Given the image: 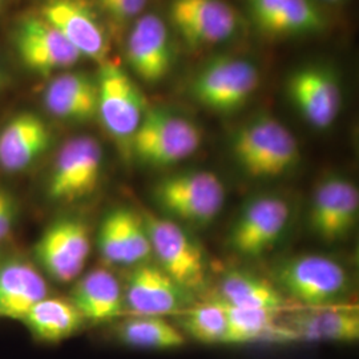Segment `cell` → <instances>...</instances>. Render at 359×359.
<instances>
[{
	"instance_id": "6da1fadb",
	"label": "cell",
	"mask_w": 359,
	"mask_h": 359,
	"mask_svg": "<svg viewBox=\"0 0 359 359\" xmlns=\"http://www.w3.org/2000/svg\"><path fill=\"white\" fill-rule=\"evenodd\" d=\"M231 152L240 168L255 179L280 177L299 161L293 133L269 115L257 116L238 129Z\"/></svg>"
},
{
	"instance_id": "7a4b0ae2",
	"label": "cell",
	"mask_w": 359,
	"mask_h": 359,
	"mask_svg": "<svg viewBox=\"0 0 359 359\" xmlns=\"http://www.w3.org/2000/svg\"><path fill=\"white\" fill-rule=\"evenodd\" d=\"M158 208L175 222L206 226L225 203L221 180L208 170H189L160 180L154 189Z\"/></svg>"
},
{
	"instance_id": "3957f363",
	"label": "cell",
	"mask_w": 359,
	"mask_h": 359,
	"mask_svg": "<svg viewBox=\"0 0 359 359\" xmlns=\"http://www.w3.org/2000/svg\"><path fill=\"white\" fill-rule=\"evenodd\" d=\"M201 142V130L188 118L148 108L133 136L130 154L148 167H173L196 154Z\"/></svg>"
},
{
	"instance_id": "277c9868",
	"label": "cell",
	"mask_w": 359,
	"mask_h": 359,
	"mask_svg": "<svg viewBox=\"0 0 359 359\" xmlns=\"http://www.w3.org/2000/svg\"><path fill=\"white\" fill-rule=\"evenodd\" d=\"M276 281L283 295L308 308L337 306L351 287L347 270L321 255L298 256L283 262L276 270Z\"/></svg>"
},
{
	"instance_id": "5b68a950",
	"label": "cell",
	"mask_w": 359,
	"mask_h": 359,
	"mask_svg": "<svg viewBox=\"0 0 359 359\" xmlns=\"http://www.w3.org/2000/svg\"><path fill=\"white\" fill-rule=\"evenodd\" d=\"M97 118L121 154L130 156V144L148 105L139 86L118 65L107 62L97 75Z\"/></svg>"
},
{
	"instance_id": "8992f818",
	"label": "cell",
	"mask_w": 359,
	"mask_h": 359,
	"mask_svg": "<svg viewBox=\"0 0 359 359\" xmlns=\"http://www.w3.org/2000/svg\"><path fill=\"white\" fill-rule=\"evenodd\" d=\"M259 84V72L250 62L217 56L206 62L191 83L197 103L217 114L240 111L250 100Z\"/></svg>"
},
{
	"instance_id": "52a82bcc",
	"label": "cell",
	"mask_w": 359,
	"mask_h": 359,
	"mask_svg": "<svg viewBox=\"0 0 359 359\" xmlns=\"http://www.w3.org/2000/svg\"><path fill=\"white\" fill-rule=\"evenodd\" d=\"M104 154L92 136H76L62 145L47 179L46 194L53 203H74L95 192L103 177Z\"/></svg>"
},
{
	"instance_id": "ba28073f",
	"label": "cell",
	"mask_w": 359,
	"mask_h": 359,
	"mask_svg": "<svg viewBox=\"0 0 359 359\" xmlns=\"http://www.w3.org/2000/svg\"><path fill=\"white\" fill-rule=\"evenodd\" d=\"M142 218L157 266L188 292L203 287L208 271L205 256L192 236L169 218L152 213H145Z\"/></svg>"
},
{
	"instance_id": "9c48e42d",
	"label": "cell",
	"mask_w": 359,
	"mask_h": 359,
	"mask_svg": "<svg viewBox=\"0 0 359 359\" xmlns=\"http://www.w3.org/2000/svg\"><path fill=\"white\" fill-rule=\"evenodd\" d=\"M90 231L77 218L53 221L34 246V256L43 271L57 283L75 281L90 258Z\"/></svg>"
},
{
	"instance_id": "30bf717a",
	"label": "cell",
	"mask_w": 359,
	"mask_h": 359,
	"mask_svg": "<svg viewBox=\"0 0 359 359\" xmlns=\"http://www.w3.org/2000/svg\"><path fill=\"white\" fill-rule=\"evenodd\" d=\"M38 15L55 27L81 57L100 65L108 62L109 36L90 0H44Z\"/></svg>"
},
{
	"instance_id": "8fae6325",
	"label": "cell",
	"mask_w": 359,
	"mask_h": 359,
	"mask_svg": "<svg viewBox=\"0 0 359 359\" xmlns=\"http://www.w3.org/2000/svg\"><path fill=\"white\" fill-rule=\"evenodd\" d=\"M289 218L290 208L283 198L257 197L244 206L234 221L229 233V246L246 258H258L280 241Z\"/></svg>"
},
{
	"instance_id": "7c38bea8",
	"label": "cell",
	"mask_w": 359,
	"mask_h": 359,
	"mask_svg": "<svg viewBox=\"0 0 359 359\" xmlns=\"http://www.w3.org/2000/svg\"><path fill=\"white\" fill-rule=\"evenodd\" d=\"M169 18L191 48H206L233 38L238 16L225 0H173Z\"/></svg>"
},
{
	"instance_id": "4fadbf2b",
	"label": "cell",
	"mask_w": 359,
	"mask_h": 359,
	"mask_svg": "<svg viewBox=\"0 0 359 359\" xmlns=\"http://www.w3.org/2000/svg\"><path fill=\"white\" fill-rule=\"evenodd\" d=\"M13 44L20 62L44 76L71 68L81 59L67 39L39 15H29L19 22Z\"/></svg>"
},
{
	"instance_id": "5bb4252c",
	"label": "cell",
	"mask_w": 359,
	"mask_h": 359,
	"mask_svg": "<svg viewBox=\"0 0 359 359\" xmlns=\"http://www.w3.org/2000/svg\"><path fill=\"white\" fill-rule=\"evenodd\" d=\"M357 187L341 176L323 180L317 187L309 222L313 231L326 243H337L354 231L358 222Z\"/></svg>"
},
{
	"instance_id": "9a60e30c",
	"label": "cell",
	"mask_w": 359,
	"mask_h": 359,
	"mask_svg": "<svg viewBox=\"0 0 359 359\" xmlns=\"http://www.w3.org/2000/svg\"><path fill=\"white\" fill-rule=\"evenodd\" d=\"M295 108L314 128L332 127L342 105V92L333 69L308 65L294 71L286 83Z\"/></svg>"
},
{
	"instance_id": "2e32d148",
	"label": "cell",
	"mask_w": 359,
	"mask_h": 359,
	"mask_svg": "<svg viewBox=\"0 0 359 359\" xmlns=\"http://www.w3.org/2000/svg\"><path fill=\"white\" fill-rule=\"evenodd\" d=\"M124 309L132 316L165 317L182 313L188 306L189 292L173 281L157 265L140 264L129 273L123 287Z\"/></svg>"
},
{
	"instance_id": "e0dca14e",
	"label": "cell",
	"mask_w": 359,
	"mask_h": 359,
	"mask_svg": "<svg viewBox=\"0 0 359 359\" xmlns=\"http://www.w3.org/2000/svg\"><path fill=\"white\" fill-rule=\"evenodd\" d=\"M173 46L168 27L154 13L139 18L127 39L126 57L142 81L156 84L168 76L173 65Z\"/></svg>"
},
{
	"instance_id": "ac0fdd59",
	"label": "cell",
	"mask_w": 359,
	"mask_h": 359,
	"mask_svg": "<svg viewBox=\"0 0 359 359\" xmlns=\"http://www.w3.org/2000/svg\"><path fill=\"white\" fill-rule=\"evenodd\" d=\"M100 255L111 265L136 266L152 255L144 218L128 208L108 212L97 233Z\"/></svg>"
},
{
	"instance_id": "d6986e66",
	"label": "cell",
	"mask_w": 359,
	"mask_h": 359,
	"mask_svg": "<svg viewBox=\"0 0 359 359\" xmlns=\"http://www.w3.org/2000/svg\"><path fill=\"white\" fill-rule=\"evenodd\" d=\"M259 34L270 39L294 38L323 31L326 20L311 0H245Z\"/></svg>"
},
{
	"instance_id": "ffe728a7",
	"label": "cell",
	"mask_w": 359,
	"mask_h": 359,
	"mask_svg": "<svg viewBox=\"0 0 359 359\" xmlns=\"http://www.w3.org/2000/svg\"><path fill=\"white\" fill-rule=\"evenodd\" d=\"M51 142V129L40 116H13L0 129V169L10 175L26 172L50 149Z\"/></svg>"
},
{
	"instance_id": "44dd1931",
	"label": "cell",
	"mask_w": 359,
	"mask_h": 359,
	"mask_svg": "<svg viewBox=\"0 0 359 359\" xmlns=\"http://www.w3.org/2000/svg\"><path fill=\"white\" fill-rule=\"evenodd\" d=\"M97 79L84 72H63L53 77L44 92L50 115L65 123L83 124L97 117Z\"/></svg>"
},
{
	"instance_id": "7402d4cb",
	"label": "cell",
	"mask_w": 359,
	"mask_h": 359,
	"mask_svg": "<svg viewBox=\"0 0 359 359\" xmlns=\"http://www.w3.org/2000/svg\"><path fill=\"white\" fill-rule=\"evenodd\" d=\"M48 297L40 270L22 257L0 261V317L19 321L39 301Z\"/></svg>"
},
{
	"instance_id": "603a6c76",
	"label": "cell",
	"mask_w": 359,
	"mask_h": 359,
	"mask_svg": "<svg viewBox=\"0 0 359 359\" xmlns=\"http://www.w3.org/2000/svg\"><path fill=\"white\" fill-rule=\"evenodd\" d=\"M281 325L294 341L353 344L359 339V316L354 309L309 308L290 314Z\"/></svg>"
},
{
	"instance_id": "cb8c5ba5",
	"label": "cell",
	"mask_w": 359,
	"mask_h": 359,
	"mask_svg": "<svg viewBox=\"0 0 359 359\" xmlns=\"http://www.w3.org/2000/svg\"><path fill=\"white\" fill-rule=\"evenodd\" d=\"M69 301L86 322L114 321L126 310L123 287L107 269L92 270L79 278Z\"/></svg>"
},
{
	"instance_id": "d4e9b609",
	"label": "cell",
	"mask_w": 359,
	"mask_h": 359,
	"mask_svg": "<svg viewBox=\"0 0 359 359\" xmlns=\"http://www.w3.org/2000/svg\"><path fill=\"white\" fill-rule=\"evenodd\" d=\"M32 338L47 345L60 344L84 326V318L69 299L47 297L39 301L19 320Z\"/></svg>"
},
{
	"instance_id": "484cf974",
	"label": "cell",
	"mask_w": 359,
	"mask_h": 359,
	"mask_svg": "<svg viewBox=\"0 0 359 359\" xmlns=\"http://www.w3.org/2000/svg\"><path fill=\"white\" fill-rule=\"evenodd\" d=\"M226 316L225 345H244L258 341H294L280 323V310L243 309L216 299Z\"/></svg>"
},
{
	"instance_id": "4316f807",
	"label": "cell",
	"mask_w": 359,
	"mask_h": 359,
	"mask_svg": "<svg viewBox=\"0 0 359 359\" xmlns=\"http://www.w3.org/2000/svg\"><path fill=\"white\" fill-rule=\"evenodd\" d=\"M112 335L124 346L145 350H175L187 344L179 327L164 317L130 316L116 325Z\"/></svg>"
},
{
	"instance_id": "83f0119b",
	"label": "cell",
	"mask_w": 359,
	"mask_h": 359,
	"mask_svg": "<svg viewBox=\"0 0 359 359\" xmlns=\"http://www.w3.org/2000/svg\"><path fill=\"white\" fill-rule=\"evenodd\" d=\"M219 299L231 306L243 309L283 310L286 297L273 286L250 273L233 270L224 276L219 285Z\"/></svg>"
},
{
	"instance_id": "f1b7e54d",
	"label": "cell",
	"mask_w": 359,
	"mask_h": 359,
	"mask_svg": "<svg viewBox=\"0 0 359 359\" xmlns=\"http://www.w3.org/2000/svg\"><path fill=\"white\" fill-rule=\"evenodd\" d=\"M180 330L184 335L205 345L222 344L226 333V316L217 301L182 311Z\"/></svg>"
},
{
	"instance_id": "f546056e",
	"label": "cell",
	"mask_w": 359,
	"mask_h": 359,
	"mask_svg": "<svg viewBox=\"0 0 359 359\" xmlns=\"http://www.w3.org/2000/svg\"><path fill=\"white\" fill-rule=\"evenodd\" d=\"M109 19L123 23L137 18L145 10L148 0H95Z\"/></svg>"
},
{
	"instance_id": "4dcf8cb0",
	"label": "cell",
	"mask_w": 359,
	"mask_h": 359,
	"mask_svg": "<svg viewBox=\"0 0 359 359\" xmlns=\"http://www.w3.org/2000/svg\"><path fill=\"white\" fill-rule=\"evenodd\" d=\"M16 206L10 193L0 187V241H3L15 225Z\"/></svg>"
},
{
	"instance_id": "1f68e13d",
	"label": "cell",
	"mask_w": 359,
	"mask_h": 359,
	"mask_svg": "<svg viewBox=\"0 0 359 359\" xmlns=\"http://www.w3.org/2000/svg\"><path fill=\"white\" fill-rule=\"evenodd\" d=\"M322 1H326V3H330V4H337V3H341L342 0H322Z\"/></svg>"
},
{
	"instance_id": "d6a6232c",
	"label": "cell",
	"mask_w": 359,
	"mask_h": 359,
	"mask_svg": "<svg viewBox=\"0 0 359 359\" xmlns=\"http://www.w3.org/2000/svg\"><path fill=\"white\" fill-rule=\"evenodd\" d=\"M3 84V74H1V71H0V86Z\"/></svg>"
}]
</instances>
